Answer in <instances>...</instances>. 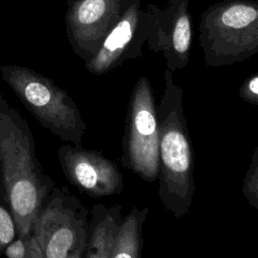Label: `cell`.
Returning <instances> with one entry per match:
<instances>
[{"mask_svg":"<svg viewBox=\"0 0 258 258\" xmlns=\"http://www.w3.org/2000/svg\"><path fill=\"white\" fill-rule=\"evenodd\" d=\"M0 149L3 199L14 218L17 236L27 237L48 198L52 181L37 160L27 123L1 98Z\"/></svg>","mask_w":258,"mask_h":258,"instance_id":"1","label":"cell"},{"mask_svg":"<svg viewBox=\"0 0 258 258\" xmlns=\"http://www.w3.org/2000/svg\"><path fill=\"white\" fill-rule=\"evenodd\" d=\"M164 90L156 105L158 123V198L174 218L189 213L195 194L194 151L184 117L183 93L165 69Z\"/></svg>","mask_w":258,"mask_h":258,"instance_id":"2","label":"cell"},{"mask_svg":"<svg viewBox=\"0 0 258 258\" xmlns=\"http://www.w3.org/2000/svg\"><path fill=\"white\" fill-rule=\"evenodd\" d=\"M0 72L2 80L44 128L64 141L81 145L87 125L67 91L24 67L3 66Z\"/></svg>","mask_w":258,"mask_h":258,"instance_id":"3","label":"cell"},{"mask_svg":"<svg viewBox=\"0 0 258 258\" xmlns=\"http://www.w3.org/2000/svg\"><path fill=\"white\" fill-rule=\"evenodd\" d=\"M200 39L209 67L233 64L258 53V8L233 4L209 15Z\"/></svg>","mask_w":258,"mask_h":258,"instance_id":"4","label":"cell"},{"mask_svg":"<svg viewBox=\"0 0 258 258\" xmlns=\"http://www.w3.org/2000/svg\"><path fill=\"white\" fill-rule=\"evenodd\" d=\"M121 163L146 182L158 176V123L149 80L141 76L128 103L122 138Z\"/></svg>","mask_w":258,"mask_h":258,"instance_id":"5","label":"cell"},{"mask_svg":"<svg viewBox=\"0 0 258 258\" xmlns=\"http://www.w3.org/2000/svg\"><path fill=\"white\" fill-rule=\"evenodd\" d=\"M47 200L30 234L42 248L44 258L84 257L89 238L88 210L64 192L55 191Z\"/></svg>","mask_w":258,"mask_h":258,"instance_id":"6","label":"cell"},{"mask_svg":"<svg viewBox=\"0 0 258 258\" xmlns=\"http://www.w3.org/2000/svg\"><path fill=\"white\" fill-rule=\"evenodd\" d=\"M58 159L68 180L82 192L102 198L123 191L121 171L102 152L69 144L58 148Z\"/></svg>","mask_w":258,"mask_h":258,"instance_id":"7","label":"cell"},{"mask_svg":"<svg viewBox=\"0 0 258 258\" xmlns=\"http://www.w3.org/2000/svg\"><path fill=\"white\" fill-rule=\"evenodd\" d=\"M151 23L129 12L107 34L97 53L86 61L87 70L96 76L107 74L125 60L142 55Z\"/></svg>","mask_w":258,"mask_h":258,"instance_id":"8","label":"cell"},{"mask_svg":"<svg viewBox=\"0 0 258 258\" xmlns=\"http://www.w3.org/2000/svg\"><path fill=\"white\" fill-rule=\"evenodd\" d=\"M122 207L114 205L111 208L98 204L92 212V222L89 224V238L85 257L111 258L117 233L122 221Z\"/></svg>","mask_w":258,"mask_h":258,"instance_id":"9","label":"cell"},{"mask_svg":"<svg viewBox=\"0 0 258 258\" xmlns=\"http://www.w3.org/2000/svg\"><path fill=\"white\" fill-rule=\"evenodd\" d=\"M149 208L134 207L122 218L111 258H139L143 246V225Z\"/></svg>","mask_w":258,"mask_h":258,"instance_id":"10","label":"cell"},{"mask_svg":"<svg viewBox=\"0 0 258 258\" xmlns=\"http://www.w3.org/2000/svg\"><path fill=\"white\" fill-rule=\"evenodd\" d=\"M242 191L248 204L258 210V145L253 150L251 162L243 180Z\"/></svg>","mask_w":258,"mask_h":258,"instance_id":"11","label":"cell"},{"mask_svg":"<svg viewBox=\"0 0 258 258\" xmlns=\"http://www.w3.org/2000/svg\"><path fill=\"white\" fill-rule=\"evenodd\" d=\"M17 237V228L10 209L0 205V255Z\"/></svg>","mask_w":258,"mask_h":258,"instance_id":"12","label":"cell"},{"mask_svg":"<svg viewBox=\"0 0 258 258\" xmlns=\"http://www.w3.org/2000/svg\"><path fill=\"white\" fill-rule=\"evenodd\" d=\"M238 93L243 101L258 106V73L245 79L241 84Z\"/></svg>","mask_w":258,"mask_h":258,"instance_id":"13","label":"cell"},{"mask_svg":"<svg viewBox=\"0 0 258 258\" xmlns=\"http://www.w3.org/2000/svg\"><path fill=\"white\" fill-rule=\"evenodd\" d=\"M27 237L17 236L4 249L3 254L8 258H27Z\"/></svg>","mask_w":258,"mask_h":258,"instance_id":"14","label":"cell"},{"mask_svg":"<svg viewBox=\"0 0 258 258\" xmlns=\"http://www.w3.org/2000/svg\"><path fill=\"white\" fill-rule=\"evenodd\" d=\"M0 196H3V198H4V189H3L2 175H1V149H0ZM3 200H4V199H3Z\"/></svg>","mask_w":258,"mask_h":258,"instance_id":"15","label":"cell"}]
</instances>
